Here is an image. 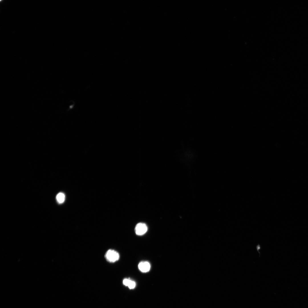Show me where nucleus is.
Listing matches in <instances>:
<instances>
[{"instance_id":"3","label":"nucleus","mask_w":308,"mask_h":308,"mask_svg":"<svg viewBox=\"0 0 308 308\" xmlns=\"http://www.w3.org/2000/svg\"><path fill=\"white\" fill-rule=\"evenodd\" d=\"M138 267L139 270L141 272L143 273H146L149 271L151 266L150 264L148 262L142 261L139 263Z\"/></svg>"},{"instance_id":"5","label":"nucleus","mask_w":308,"mask_h":308,"mask_svg":"<svg viewBox=\"0 0 308 308\" xmlns=\"http://www.w3.org/2000/svg\"><path fill=\"white\" fill-rule=\"evenodd\" d=\"M127 286H128L130 289H133L135 286V283L134 281H132L129 279L127 284Z\"/></svg>"},{"instance_id":"6","label":"nucleus","mask_w":308,"mask_h":308,"mask_svg":"<svg viewBox=\"0 0 308 308\" xmlns=\"http://www.w3.org/2000/svg\"><path fill=\"white\" fill-rule=\"evenodd\" d=\"M256 248L257 251L259 254V257H260V251L262 248L261 245L260 244H258L256 246Z\"/></svg>"},{"instance_id":"2","label":"nucleus","mask_w":308,"mask_h":308,"mask_svg":"<svg viewBox=\"0 0 308 308\" xmlns=\"http://www.w3.org/2000/svg\"><path fill=\"white\" fill-rule=\"evenodd\" d=\"M147 230V227L146 224L144 223H139L135 226V231L136 234L138 235H142L144 234Z\"/></svg>"},{"instance_id":"1","label":"nucleus","mask_w":308,"mask_h":308,"mask_svg":"<svg viewBox=\"0 0 308 308\" xmlns=\"http://www.w3.org/2000/svg\"><path fill=\"white\" fill-rule=\"evenodd\" d=\"M105 257L108 262H114L119 260V255L116 251L113 250H109L106 253Z\"/></svg>"},{"instance_id":"4","label":"nucleus","mask_w":308,"mask_h":308,"mask_svg":"<svg viewBox=\"0 0 308 308\" xmlns=\"http://www.w3.org/2000/svg\"><path fill=\"white\" fill-rule=\"evenodd\" d=\"M56 199L58 203H63L65 199L64 194L61 192L58 193L56 196Z\"/></svg>"}]
</instances>
